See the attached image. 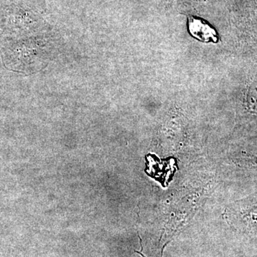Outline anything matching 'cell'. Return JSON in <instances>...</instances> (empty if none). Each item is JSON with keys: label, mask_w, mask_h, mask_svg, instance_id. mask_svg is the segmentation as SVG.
Here are the masks:
<instances>
[{"label": "cell", "mask_w": 257, "mask_h": 257, "mask_svg": "<svg viewBox=\"0 0 257 257\" xmlns=\"http://www.w3.org/2000/svg\"><path fill=\"white\" fill-rule=\"evenodd\" d=\"M188 31L196 40L206 43H217L218 33L214 28L202 19L190 17L188 20Z\"/></svg>", "instance_id": "cell-1"}, {"label": "cell", "mask_w": 257, "mask_h": 257, "mask_svg": "<svg viewBox=\"0 0 257 257\" xmlns=\"http://www.w3.org/2000/svg\"><path fill=\"white\" fill-rule=\"evenodd\" d=\"M243 215L247 216L246 220L253 227H257V202L250 204L247 209H245Z\"/></svg>", "instance_id": "cell-2"}]
</instances>
